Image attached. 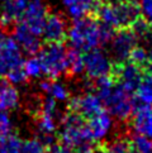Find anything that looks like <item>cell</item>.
I'll return each instance as SVG.
<instances>
[{
  "label": "cell",
  "mask_w": 152,
  "mask_h": 153,
  "mask_svg": "<svg viewBox=\"0 0 152 153\" xmlns=\"http://www.w3.org/2000/svg\"><path fill=\"white\" fill-rule=\"evenodd\" d=\"M47 14L48 9L43 0H28L20 22L34 34L41 37Z\"/></svg>",
  "instance_id": "obj_9"
},
{
  "label": "cell",
  "mask_w": 152,
  "mask_h": 153,
  "mask_svg": "<svg viewBox=\"0 0 152 153\" xmlns=\"http://www.w3.org/2000/svg\"><path fill=\"white\" fill-rule=\"evenodd\" d=\"M58 138L60 143L70 147L71 149L86 143H93L86 125V119L71 110H67L61 119V132Z\"/></svg>",
  "instance_id": "obj_3"
},
{
  "label": "cell",
  "mask_w": 152,
  "mask_h": 153,
  "mask_svg": "<svg viewBox=\"0 0 152 153\" xmlns=\"http://www.w3.org/2000/svg\"><path fill=\"white\" fill-rule=\"evenodd\" d=\"M47 153H72L71 148L62 143L47 146Z\"/></svg>",
  "instance_id": "obj_31"
},
{
  "label": "cell",
  "mask_w": 152,
  "mask_h": 153,
  "mask_svg": "<svg viewBox=\"0 0 152 153\" xmlns=\"http://www.w3.org/2000/svg\"><path fill=\"white\" fill-rule=\"evenodd\" d=\"M138 4L143 17L152 19V0H139Z\"/></svg>",
  "instance_id": "obj_30"
},
{
  "label": "cell",
  "mask_w": 152,
  "mask_h": 153,
  "mask_svg": "<svg viewBox=\"0 0 152 153\" xmlns=\"http://www.w3.org/2000/svg\"><path fill=\"white\" fill-rule=\"evenodd\" d=\"M145 71H147V72H152V54H151V58H150V62L147 65V67H146Z\"/></svg>",
  "instance_id": "obj_32"
},
{
  "label": "cell",
  "mask_w": 152,
  "mask_h": 153,
  "mask_svg": "<svg viewBox=\"0 0 152 153\" xmlns=\"http://www.w3.org/2000/svg\"><path fill=\"white\" fill-rule=\"evenodd\" d=\"M19 105V92L13 84L5 82L0 89V109L4 111L14 110Z\"/></svg>",
  "instance_id": "obj_18"
},
{
  "label": "cell",
  "mask_w": 152,
  "mask_h": 153,
  "mask_svg": "<svg viewBox=\"0 0 152 153\" xmlns=\"http://www.w3.org/2000/svg\"><path fill=\"white\" fill-rule=\"evenodd\" d=\"M20 65H23L20 47L14 38L8 36L5 29L0 27V76Z\"/></svg>",
  "instance_id": "obj_6"
},
{
  "label": "cell",
  "mask_w": 152,
  "mask_h": 153,
  "mask_svg": "<svg viewBox=\"0 0 152 153\" xmlns=\"http://www.w3.org/2000/svg\"><path fill=\"white\" fill-rule=\"evenodd\" d=\"M69 110H71L76 114L81 115L84 119H90L91 117L96 115L98 113H100L104 109L103 101L98 94L94 92H86L84 95L75 96L72 97L69 102Z\"/></svg>",
  "instance_id": "obj_11"
},
{
  "label": "cell",
  "mask_w": 152,
  "mask_h": 153,
  "mask_svg": "<svg viewBox=\"0 0 152 153\" xmlns=\"http://www.w3.org/2000/svg\"><path fill=\"white\" fill-rule=\"evenodd\" d=\"M94 14L100 23L114 30L131 28L141 17H143L139 4L136 0H117L112 4L100 3Z\"/></svg>",
  "instance_id": "obj_2"
},
{
  "label": "cell",
  "mask_w": 152,
  "mask_h": 153,
  "mask_svg": "<svg viewBox=\"0 0 152 153\" xmlns=\"http://www.w3.org/2000/svg\"><path fill=\"white\" fill-rule=\"evenodd\" d=\"M86 125H88L91 142L98 143L100 139H103L109 133V130L112 129V125H113V120L109 114L105 110H103L100 113H98L96 115L86 120Z\"/></svg>",
  "instance_id": "obj_16"
},
{
  "label": "cell",
  "mask_w": 152,
  "mask_h": 153,
  "mask_svg": "<svg viewBox=\"0 0 152 153\" xmlns=\"http://www.w3.org/2000/svg\"><path fill=\"white\" fill-rule=\"evenodd\" d=\"M136 134L145 135L152 139V105L142 104L134 106L133 113L128 118Z\"/></svg>",
  "instance_id": "obj_13"
},
{
  "label": "cell",
  "mask_w": 152,
  "mask_h": 153,
  "mask_svg": "<svg viewBox=\"0 0 152 153\" xmlns=\"http://www.w3.org/2000/svg\"><path fill=\"white\" fill-rule=\"evenodd\" d=\"M22 140L18 135L8 134L0 138V153H20Z\"/></svg>",
  "instance_id": "obj_25"
},
{
  "label": "cell",
  "mask_w": 152,
  "mask_h": 153,
  "mask_svg": "<svg viewBox=\"0 0 152 153\" xmlns=\"http://www.w3.org/2000/svg\"><path fill=\"white\" fill-rule=\"evenodd\" d=\"M28 0H4L0 12V27L8 28L22 19Z\"/></svg>",
  "instance_id": "obj_15"
},
{
  "label": "cell",
  "mask_w": 152,
  "mask_h": 153,
  "mask_svg": "<svg viewBox=\"0 0 152 153\" xmlns=\"http://www.w3.org/2000/svg\"><path fill=\"white\" fill-rule=\"evenodd\" d=\"M101 101L104 109L119 120H128L136 106L133 92L126 90L119 84L114 85Z\"/></svg>",
  "instance_id": "obj_5"
},
{
  "label": "cell",
  "mask_w": 152,
  "mask_h": 153,
  "mask_svg": "<svg viewBox=\"0 0 152 153\" xmlns=\"http://www.w3.org/2000/svg\"><path fill=\"white\" fill-rule=\"evenodd\" d=\"M67 20L62 14L51 12L47 14L42 29V37L46 43L65 42L67 38Z\"/></svg>",
  "instance_id": "obj_12"
},
{
  "label": "cell",
  "mask_w": 152,
  "mask_h": 153,
  "mask_svg": "<svg viewBox=\"0 0 152 153\" xmlns=\"http://www.w3.org/2000/svg\"><path fill=\"white\" fill-rule=\"evenodd\" d=\"M112 52L115 57V61L123 62L127 61L129 53L137 46L138 37L132 28L117 29L112 37Z\"/></svg>",
  "instance_id": "obj_10"
},
{
  "label": "cell",
  "mask_w": 152,
  "mask_h": 153,
  "mask_svg": "<svg viewBox=\"0 0 152 153\" xmlns=\"http://www.w3.org/2000/svg\"><path fill=\"white\" fill-rule=\"evenodd\" d=\"M148 27H150V33H152V19H151V22L148 23Z\"/></svg>",
  "instance_id": "obj_34"
},
{
  "label": "cell",
  "mask_w": 152,
  "mask_h": 153,
  "mask_svg": "<svg viewBox=\"0 0 152 153\" xmlns=\"http://www.w3.org/2000/svg\"><path fill=\"white\" fill-rule=\"evenodd\" d=\"M41 89L45 92H47V94L51 97H53L55 100L63 101V100L69 99V91L66 90V87H65L62 84L56 82L55 80L48 79L47 81L41 82Z\"/></svg>",
  "instance_id": "obj_23"
},
{
  "label": "cell",
  "mask_w": 152,
  "mask_h": 153,
  "mask_svg": "<svg viewBox=\"0 0 152 153\" xmlns=\"http://www.w3.org/2000/svg\"><path fill=\"white\" fill-rule=\"evenodd\" d=\"M96 144L101 153H134L131 144V139L128 138H117L103 144L98 142Z\"/></svg>",
  "instance_id": "obj_20"
},
{
  "label": "cell",
  "mask_w": 152,
  "mask_h": 153,
  "mask_svg": "<svg viewBox=\"0 0 152 153\" xmlns=\"http://www.w3.org/2000/svg\"><path fill=\"white\" fill-rule=\"evenodd\" d=\"M55 118H56V115L45 113V111H42L41 109H38V111L34 114L36 124H37V128L39 130V133L46 135L50 140H51V135L55 134L56 129H57V124H56Z\"/></svg>",
  "instance_id": "obj_19"
},
{
  "label": "cell",
  "mask_w": 152,
  "mask_h": 153,
  "mask_svg": "<svg viewBox=\"0 0 152 153\" xmlns=\"http://www.w3.org/2000/svg\"><path fill=\"white\" fill-rule=\"evenodd\" d=\"M143 72L145 71L142 68L129 61H114L110 68V74L115 79V82L122 85L124 89L131 92L136 91L143 76Z\"/></svg>",
  "instance_id": "obj_7"
},
{
  "label": "cell",
  "mask_w": 152,
  "mask_h": 153,
  "mask_svg": "<svg viewBox=\"0 0 152 153\" xmlns=\"http://www.w3.org/2000/svg\"><path fill=\"white\" fill-rule=\"evenodd\" d=\"M37 53L42 65L43 75H46L48 79L56 80L61 75L66 74L67 50L63 46V42L46 43V46L41 47Z\"/></svg>",
  "instance_id": "obj_4"
},
{
  "label": "cell",
  "mask_w": 152,
  "mask_h": 153,
  "mask_svg": "<svg viewBox=\"0 0 152 153\" xmlns=\"http://www.w3.org/2000/svg\"><path fill=\"white\" fill-rule=\"evenodd\" d=\"M23 67L28 77H39L43 75L41 61L36 54H32L25 62H23Z\"/></svg>",
  "instance_id": "obj_26"
},
{
  "label": "cell",
  "mask_w": 152,
  "mask_h": 153,
  "mask_svg": "<svg viewBox=\"0 0 152 153\" xmlns=\"http://www.w3.org/2000/svg\"><path fill=\"white\" fill-rule=\"evenodd\" d=\"M66 59H67L66 74L74 76L84 72V52L76 50V48H71V50L67 51Z\"/></svg>",
  "instance_id": "obj_22"
},
{
  "label": "cell",
  "mask_w": 152,
  "mask_h": 153,
  "mask_svg": "<svg viewBox=\"0 0 152 153\" xmlns=\"http://www.w3.org/2000/svg\"><path fill=\"white\" fill-rule=\"evenodd\" d=\"M100 3L101 0H62L67 14L74 19L88 17L95 13Z\"/></svg>",
  "instance_id": "obj_17"
},
{
  "label": "cell",
  "mask_w": 152,
  "mask_h": 153,
  "mask_svg": "<svg viewBox=\"0 0 152 153\" xmlns=\"http://www.w3.org/2000/svg\"><path fill=\"white\" fill-rule=\"evenodd\" d=\"M4 84H5V81H4L1 77H0V89H1V86H3Z\"/></svg>",
  "instance_id": "obj_33"
},
{
  "label": "cell",
  "mask_w": 152,
  "mask_h": 153,
  "mask_svg": "<svg viewBox=\"0 0 152 153\" xmlns=\"http://www.w3.org/2000/svg\"><path fill=\"white\" fill-rule=\"evenodd\" d=\"M20 153H47V144L41 139H27L22 142Z\"/></svg>",
  "instance_id": "obj_27"
},
{
  "label": "cell",
  "mask_w": 152,
  "mask_h": 153,
  "mask_svg": "<svg viewBox=\"0 0 152 153\" xmlns=\"http://www.w3.org/2000/svg\"><path fill=\"white\" fill-rule=\"evenodd\" d=\"M150 58H151V54L145 50L143 47H139V46H136L133 50L129 53V56L127 58V61L134 63L136 66L141 67L143 71L147 67V65L150 62Z\"/></svg>",
  "instance_id": "obj_24"
},
{
  "label": "cell",
  "mask_w": 152,
  "mask_h": 153,
  "mask_svg": "<svg viewBox=\"0 0 152 153\" xmlns=\"http://www.w3.org/2000/svg\"><path fill=\"white\" fill-rule=\"evenodd\" d=\"M5 76H7V80L9 81L10 84H22V82H24V81L28 79V76H27L25 71H24L23 65L9 70L8 72L5 74Z\"/></svg>",
  "instance_id": "obj_28"
},
{
  "label": "cell",
  "mask_w": 152,
  "mask_h": 153,
  "mask_svg": "<svg viewBox=\"0 0 152 153\" xmlns=\"http://www.w3.org/2000/svg\"><path fill=\"white\" fill-rule=\"evenodd\" d=\"M134 92L139 101L152 105V72L145 71Z\"/></svg>",
  "instance_id": "obj_21"
},
{
  "label": "cell",
  "mask_w": 152,
  "mask_h": 153,
  "mask_svg": "<svg viewBox=\"0 0 152 153\" xmlns=\"http://www.w3.org/2000/svg\"><path fill=\"white\" fill-rule=\"evenodd\" d=\"M12 133V120L7 111L0 109V138Z\"/></svg>",
  "instance_id": "obj_29"
},
{
  "label": "cell",
  "mask_w": 152,
  "mask_h": 153,
  "mask_svg": "<svg viewBox=\"0 0 152 153\" xmlns=\"http://www.w3.org/2000/svg\"><path fill=\"white\" fill-rule=\"evenodd\" d=\"M113 62L101 50L93 48L84 52V71L91 80H96L110 72Z\"/></svg>",
  "instance_id": "obj_8"
},
{
  "label": "cell",
  "mask_w": 152,
  "mask_h": 153,
  "mask_svg": "<svg viewBox=\"0 0 152 153\" xmlns=\"http://www.w3.org/2000/svg\"><path fill=\"white\" fill-rule=\"evenodd\" d=\"M13 38L22 50L29 54H37V52L39 51V48L42 47L41 41H39V36H37L32 30H29L20 20L17 22L14 25Z\"/></svg>",
  "instance_id": "obj_14"
},
{
  "label": "cell",
  "mask_w": 152,
  "mask_h": 153,
  "mask_svg": "<svg viewBox=\"0 0 152 153\" xmlns=\"http://www.w3.org/2000/svg\"><path fill=\"white\" fill-rule=\"evenodd\" d=\"M114 34V29L100 23L90 15L75 19L71 27L67 29V38L72 48L81 52L99 47L109 42Z\"/></svg>",
  "instance_id": "obj_1"
}]
</instances>
